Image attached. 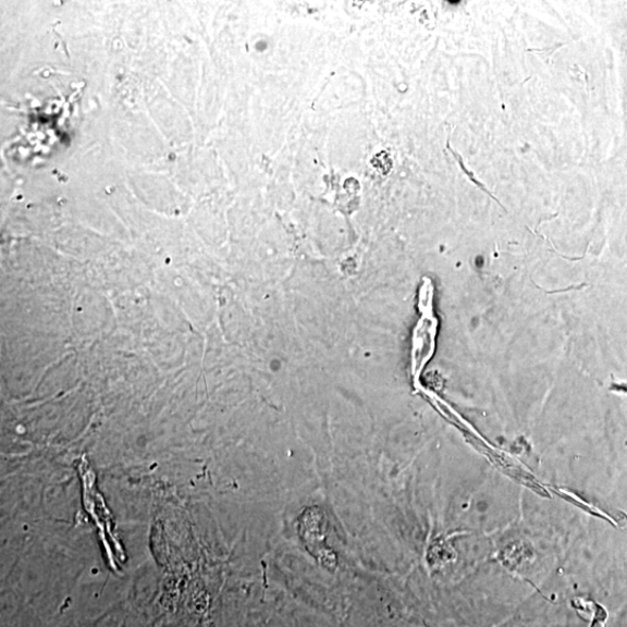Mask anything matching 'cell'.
<instances>
[{
	"label": "cell",
	"instance_id": "obj_1",
	"mask_svg": "<svg viewBox=\"0 0 627 627\" xmlns=\"http://www.w3.org/2000/svg\"><path fill=\"white\" fill-rule=\"evenodd\" d=\"M432 284L426 279L420 294V309L422 318L418 322L414 334L413 346V374L415 379L420 378L427 362L434 352V339L438 333V320L433 317L432 310Z\"/></svg>",
	"mask_w": 627,
	"mask_h": 627
}]
</instances>
